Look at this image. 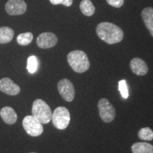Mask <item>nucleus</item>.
<instances>
[{"label": "nucleus", "mask_w": 153, "mask_h": 153, "mask_svg": "<svg viewBox=\"0 0 153 153\" xmlns=\"http://www.w3.org/2000/svg\"><path fill=\"white\" fill-rule=\"evenodd\" d=\"M96 31L100 39L110 45L120 43L124 36L119 26L109 22L100 23L97 26Z\"/></svg>", "instance_id": "obj_1"}, {"label": "nucleus", "mask_w": 153, "mask_h": 153, "mask_svg": "<svg viewBox=\"0 0 153 153\" xmlns=\"http://www.w3.org/2000/svg\"><path fill=\"white\" fill-rule=\"evenodd\" d=\"M72 70L77 73H83L90 68V62L86 53L82 51H73L67 57Z\"/></svg>", "instance_id": "obj_2"}, {"label": "nucleus", "mask_w": 153, "mask_h": 153, "mask_svg": "<svg viewBox=\"0 0 153 153\" xmlns=\"http://www.w3.org/2000/svg\"><path fill=\"white\" fill-rule=\"evenodd\" d=\"M32 114L42 124L48 123L52 119V111L45 101L42 99H36L32 106Z\"/></svg>", "instance_id": "obj_3"}, {"label": "nucleus", "mask_w": 153, "mask_h": 153, "mask_svg": "<svg viewBox=\"0 0 153 153\" xmlns=\"http://www.w3.org/2000/svg\"><path fill=\"white\" fill-rule=\"evenodd\" d=\"M51 120L56 128L65 130L68 128L70 122V111L64 106L57 107L53 113Z\"/></svg>", "instance_id": "obj_4"}, {"label": "nucleus", "mask_w": 153, "mask_h": 153, "mask_svg": "<svg viewBox=\"0 0 153 153\" xmlns=\"http://www.w3.org/2000/svg\"><path fill=\"white\" fill-rule=\"evenodd\" d=\"M23 127L26 133L32 137L41 135L43 132L42 123L33 116H27L24 118L22 122Z\"/></svg>", "instance_id": "obj_5"}, {"label": "nucleus", "mask_w": 153, "mask_h": 153, "mask_svg": "<svg viewBox=\"0 0 153 153\" xmlns=\"http://www.w3.org/2000/svg\"><path fill=\"white\" fill-rule=\"evenodd\" d=\"M99 115L105 123H111L116 117V110L108 99L103 98L98 103Z\"/></svg>", "instance_id": "obj_6"}, {"label": "nucleus", "mask_w": 153, "mask_h": 153, "mask_svg": "<svg viewBox=\"0 0 153 153\" xmlns=\"http://www.w3.org/2000/svg\"><path fill=\"white\" fill-rule=\"evenodd\" d=\"M57 89L61 97L66 101L71 102L75 95L73 84L68 79H62L57 84Z\"/></svg>", "instance_id": "obj_7"}, {"label": "nucleus", "mask_w": 153, "mask_h": 153, "mask_svg": "<svg viewBox=\"0 0 153 153\" xmlns=\"http://www.w3.org/2000/svg\"><path fill=\"white\" fill-rule=\"evenodd\" d=\"M7 14L11 16L24 14L27 9V5L24 0H9L5 5Z\"/></svg>", "instance_id": "obj_8"}, {"label": "nucleus", "mask_w": 153, "mask_h": 153, "mask_svg": "<svg viewBox=\"0 0 153 153\" xmlns=\"http://www.w3.org/2000/svg\"><path fill=\"white\" fill-rule=\"evenodd\" d=\"M57 43V36L51 32H45L40 34L36 39L37 45L43 49H48L54 47Z\"/></svg>", "instance_id": "obj_9"}, {"label": "nucleus", "mask_w": 153, "mask_h": 153, "mask_svg": "<svg viewBox=\"0 0 153 153\" xmlns=\"http://www.w3.org/2000/svg\"><path fill=\"white\" fill-rule=\"evenodd\" d=\"M0 90L8 95L15 96L20 93L21 89L10 78L4 77L0 79Z\"/></svg>", "instance_id": "obj_10"}, {"label": "nucleus", "mask_w": 153, "mask_h": 153, "mask_svg": "<svg viewBox=\"0 0 153 153\" xmlns=\"http://www.w3.org/2000/svg\"><path fill=\"white\" fill-rule=\"evenodd\" d=\"M130 68L134 74L138 76H144L148 72V67L146 62L139 57H135L131 61Z\"/></svg>", "instance_id": "obj_11"}, {"label": "nucleus", "mask_w": 153, "mask_h": 153, "mask_svg": "<svg viewBox=\"0 0 153 153\" xmlns=\"http://www.w3.org/2000/svg\"><path fill=\"white\" fill-rule=\"evenodd\" d=\"M0 116L4 121L9 125L14 124L17 121V114L11 107L5 106L0 111Z\"/></svg>", "instance_id": "obj_12"}, {"label": "nucleus", "mask_w": 153, "mask_h": 153, "mask_svg": "<svg viewBox=\"0 0 153 153\" xmlns=\"http://www.w3.org/2000/svg\"><path fill=\"white\" fill-rule=\"evenodd\" d=\"M142 18L147 28L153 37V8L146 7L142 11Z\"/></svg>", "instance_id": "obj_13"}, {"label": "nucleus", "mask_w": 153, "mask_h": 153, "mask_svg": "<svg viewBox=\"0 0 153 153\" xmlns=\"http://www.w3.org/2000/svg\"><path fill=\"white\" fill-rule=\"evenodd\" d=\"M131 150L133 153H153V145L148 143H135Z\"/></svg>", "instance_id": "obj_14"}, {"label": "nucleus", "mask_w": 153, "mask_h": 153, "mask_svg": "<svg viewBox=\"0 0 153 153\" xmlns=\"http://www.w3.org/2000/svg\"><path fill=\"white\" fill-rule=\"evenodd\" d=\"M14 36V31L11 28L4 26L0 27V43H8L11 41Z\"/></svg>", "instance_id": "obj_15"}, {"label": "nucleus", "mask_w": 153, "mask_h": 153, "mask_svg": "<svg viewBox=\"0 0 153 153\" xmlns=\"http://www.w3.org/2000/svg\"><path fill=\"white\" fill-rule=\"evenodd\" d=\"M79 8L82 14L87 16H91L95 13V7L90 0H82Z\"/></svg>", "instance_id": "obj_16"}, {"label": "nucleus", "mask_w": 153, "mask_h": 153, "mask_svg": "<svg viewBox=\"0 0 153 153\" xmlns=\"http://www.w3.org/2000/svg\"><path fill=\"white\" fill-rule=\"evenodd\" d=\"M33 39V36L30 32H26L19 34L16 38V41L20 45L26 46L29 45Z\"/></svg>", "instance_id": "obj_17"}, {"label": "nucleus", "mask_w": 153, "mask_h": 153, "mask_svg": "<svg viewBox=\"0 0 153 153\" xmlns=\"http://www.w3.org/2000/svg\"><path fill=\"white\" fill-rule=\"evenodd\" d=\"M138 137L143 140L150 141L153 140V131L150 128H143L138 132Z\"/></svg>", "instance_id": "obj_18"}, {"label": "nucleus", "mask_w": 153, "mask_h": 153, "mask_svg": "<svg viewBox=\"0 0 153 153\" xmlns=\"http://www.w3.org/2000/svg\"><path fill=\"white\" fill-rule=\"evenodd\" d=\"M38 62L37 57L34 56V55H32V56L28 57L27 61V70L29 73H35L38 69Z\"/></svg>", "instance_id": "obj_19"}, {"label": "nucleus", "mask_w": 153, "mask_h": 153, "mask_svg": "<svg viewBox=\"0 0 153 153\" xmlns=\"http://www.w3.org/2000/svg\"><path fill=\"white\" fill-rule=\"evenodd\" d=\"M118 90L120 91V94L123 97V98L127 99L128 97L129 94L128 91L126 80H120L118 82Z\"/></svg>", "instance_id": "obj_20"}, {"label": "nucleus", "mask_w": 153, "mask_h": 153, "mask_svg": "<svg viewBox=\"0 0 153 153\" xmlns=\"http://www.w3.org/2000/svg\"><path fill=\"white\" fill-rule=\"evenodd\" d=\"M53 5L62 4L65 6V7H70L73 3V0H49Z\"/></svg>", "instance_id": "obj_21"}, {"label": "nucleus", "mask_w": 153, "mask_h": 153, "mask_svg": "<svg viewBox=\"0 0 153 153\" xmlns=\"http://www.w3.org/2000/svg\"><path fill=\"white\" fill-rule=\"evenodd\" d=\"M107 3L115 8H120L123 6L124 0H106Z\"/></svg>", "instance_id": "obj_22"}, {"label": "nucleus", "mask_w": 153, "mask_h": 153, "mask_svg": "<svg viewBox=\"0 0 153 153\" xmlns=\"http://www.w3.org/2000/svg\"><path fill=\"white\" fill-rule=\"evenodd\" d=\"M30 153H37V152H30Z\"/></svg>", "instance_id": "obj_23"}]
</instances>
